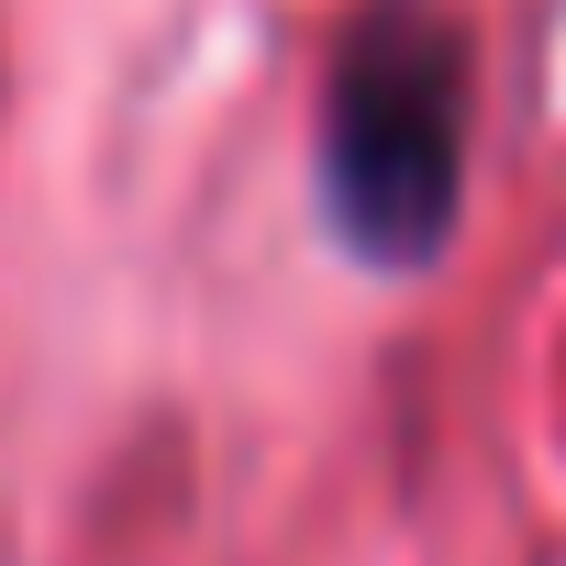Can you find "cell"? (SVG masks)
<instances>
[{
  "label": "cell",
  "instance_id": "obj_1",
  "mask_svg": "<svg viewBox=\"0 0 566 566\" xmlns=\"http://www.w3.org/2000/svg\"><path fill=\"white\" fill-rule=\"evenodd\" d=\"M467 178V45L444 23H367L323 90V200L334 233L378 266H422L455 233Z\"/></svg>",
  "mask_w": 566,
  "mask_h": 566
}]
</instances>
